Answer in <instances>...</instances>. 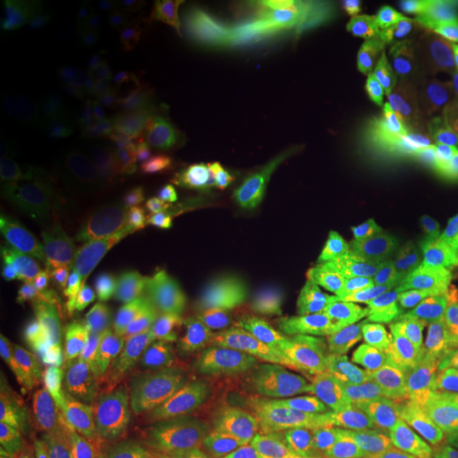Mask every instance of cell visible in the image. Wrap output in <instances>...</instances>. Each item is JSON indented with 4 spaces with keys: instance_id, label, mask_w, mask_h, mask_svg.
Instances as JSON below:
<instances>
[{
    "instance_id": "cell-1",
    "label": "cell",
    "mask_w": 458,
    "mask_h": 458,
    "mask_svg": "<svg viewBox=\"0 0 458 458\" xmlns=\"http://www.w3.org/2000/svg\"><path fill=\"white\" fill-rule=\"evenodd\" d=\"M9 365L4 389L68 440L90 442L98 433L109 403V380L90 352L68 360Z\"/></svg>"
},
{
    "instance_id": "cell-2",
    "label": "cell",
    "mask_w": 458,
    "mask_h": 458,
    "mask_svg": "<svg viewBox=\"0 0 458 458\" xmlns=\"http://www.w3.org/2000/svg\"><path fill=\"white\" fill-rule=\"evenodd\" d=\"M367 55L376 75L394 89L418 94L458 92V53L404 17L377 16L367 30Z\"/></svg>"
},
{
    "instance_id": "cell-3",
    "label": "cell",
    "mask_w": 458,
    "mask_h": 458,
    "mask_svg": "<svg viewBox=\"0 0 458 458\" xmlns=\"http://www.w3.org/2000/svg\"><path fill=\"white\" fill-rule=\"evenodd\" d=\"M126 338L132 363L165 382L200 380L216 370L183 319L157 301L134 306Z\"/></svg>"
},
{
    "instance_id": "cell-4",
    "label": "cell",
    "mask_w": 458,
    "mask_h": 458,
    "mask_svg": "<svg viewBox=\"0 0 458 458\" xmlns=\"http://www.w3.org/2000/svg\"><path fill=\"white\" fill-rule=\"evenodd\" d=\"M291 280L301 294L321 301L344 299L360 287L361 265L323 229L310 226L295 242Z\"/></svg>"
},
{
    "instance_id": "cell-5",
    "label": "cell",
    "mask_w": 458,
    "mask_h": 458,
    "mask_svg": "<svg viewBox=\"0 0 458 458\" xmlns=\"http://www.w3.org/2000/svg\"><path fill=\"white\" fill-rule=\"evenodd\" d=\"M82 2L11 0L9 34L2 43L5 62H28L56 48L68 30L85 19Z\"/></svg>"
},
{
    "instance_id": "cell-6",
    "label": "cell",
    "mask_w": 458,
    "mask_h": 458,
    "mask_svg": "<svg viewBox=\"0 0 458 458\" xmlns=\"http://www.w3.org/2000/svg\"><path fill=\"white\" fill-rule=\"evenodd\" d=\"M255 431L248 410L211 411L182 429L162 458H248L255 452Z\"/></svg>"
},
{
    "instance_id": "cell-7",
    "label": "cell",
    "mask_w": 458,
    "mask_h": 458,
    "mask_svg": "<svg viewBox=\"0 0 458 458\" xmlns=\"http://www.w3.org/2000/svg\"><path fill=\"white\" fill-rule=\"evenodd\" d=\"M344 365L363 376L389 380H416L431 374L423 340L411 327H387L352 346Z\"/></svg>"
},
{
    "instance_id": "cell-8",
    "label": "cell",
    "mask_w": 458,
    "mask_h": 458,
    "mask_svg": "<svg viewBox=\"0 0 458 458\" xmlns=\"http://www.w3.org/2000/svg\"><path fill=\"white\" fill-rule=\"evenodd\" d=\"M310 226L306 213L268 223H245L225 236L228 260L268 280L277 277L289 267L295 242Z\"/></svg>"
},
{
    "instance_id": "cell-9",
    "label": "cell",
    "mask_w": 458,
    "mask_h": 458,
    "mask_svg": "<svg viewBox=\"0 0 458 458\" xmlns=\"http://www.w3.org/2000/svg\"><path fill=\"white\" fill-rule=\"evenodd\" d=\"M5 219L28 240L66 248L81 236V221L60 197L45 189H22L7 199Z\"/></svg>"
},
{
    "instance_id": "cell-10",
    "label": "cell",
    "mask_w": 458,
    "mask_h": 458,
    "mask_svg": "<svg viewBox=\"0 0 458 458\" xmlns=\"http://www.w3.org/2000/svg\"><path fill=\"white\" fill-rule=\"evenodd\" d=\"M89 352V344L81 336L58 333L45 340L22 312H2L0 353L4 365L68 360Z\"/></svg>"
},
{
    "instance_id": "cell-11",
    "label": "cell",
    "mask_w": 458,
    "mask_h": 458,
    "mask_svg": "<svg viewBox=\"0 0 458 458\" xmlns=\"http://www.w3.org/2000/svg\"><path fill=\"white\" fill-rule=\"evenodd\" d=\"M177 306L202 353L216 369L225 367L236 352L231 340L228 297L204 291H187L179 295Z\"/></svg>"
},
{
    "instance_id": "cell-12",
    "label": "cell",
    "mask_w": 458,
    "mask_h": 458,
    "mask_svg": "<svg viewBox=\"0 0 458 458\" xmlns=\"http://www.w3.org/2000/svg\"><path fill=\"white\" fill-rule=\"evenodd\" d=\"M365 0H316L308 7L302 38L336 49L350 58L363 73L361 43L357 33V17L367 7Z\"/></svg>"
},
{
    "instance_id": "cell-13",
    "label": "cell",
    "mask_w": 458,
    "mask_h": 458,
    "mask_svg": "<svg viewBox=\"0 0 458 458\" xmlns=\"http://www.w3.org/2000/svg\"><path fill=\"white\" fill-rule=\"evenodd\" d=\"M302 183L277 168L272 175L257 182L250 192L238 199V213L246 223H268L297 214L306 213L302 209Z\"/></svg>"
},
{
    "instance_id": "cell-14",
    "label": "cell",
    "mask_w": 458,
    "mask_h": 458,
    "mask_svg": "<svg viewBox=\"0 0 458 458\" xmlns=\"http://www.w3.org/2000/svg\"><path fill=\"white\" fill-rule=\"evenodd\" d=\"M81 231L94 246L130 236L131 211L123 192L102 189L89 197L79 213Z\"/></svg>"
},
{
    "instance_id": "cell-15",
    "label": "cell",
    "mask_w": 458,
    "mask_h": 458,
    "mask_svg": "<svg viewBox=\"0 0 458 458\" xmlns=\"http://www.w3.org/2000/svg\"><path fill=\"white\" fill-rule=\"evenodd\" d=\"M229 325L234 350H263L274 344L270 301L229 299Z\"/></svg>"
},
{
    "instance_id": "cell-16",
    "label": "cell",
    "mask_w": 458,
    "mask_h": 458,
    "mask_svg": "<svg viewBox=\"0 0 458 458\" xmlns=\"http://www.w3.org/2000/svg\"><path fill=\"white\" fill-rule=\"evenodd\" d=\"M115 149L130 170H141L168 181L177 143H168L149 132L130 131L117 138Z\"/></svg>"
},
{
    "instance_id": "cell-17",
    "label": "cell",
    "mask_w": 458,
    "mask_h": 458,
    "mask_svg": "<svg viewBox=\"0 0 458 458\" xmlns=\"http://www.w3.org/2000/svg\"><path fill=\"white\" fill-rule=\"evenodd\" d=\"M344 333V318L333 310L302 312L294 323L282 327L280 342L285 348H312L340 340Z\"/></svg>"
},
{
    "instance_id": "cell-18",
    "label": "cell",
    "mask_w": 458,
    "mask_h": 458,
    "mask_svg": "<svg viewBox=\"0 0 458 458\" xmlns=\"http://www.w3.org/2000/svg\"><path fill=\"white\" fill-rule=\"evenodd\" d=\"M284 58L276 45L268 43L255 49L243 64H240V83L245 98L251 104H260L277 89Z\"/></svg>"
},
{
    "instance_id": "cell-19",
    "label": "cell",
    "mask_w": 458,
    "mask_h": 458,
    "mask_svg": "<svg viewBox=\"0 0 458 458\" xmlns=\"http://www.w3.org/2000/svg\"><path fill=\"white\" fill-rule=\"evenodd\" d=\"M228 246L225 236H213L200 243H191L165 260V270L174 276L196 277L217 274L228 263Z\"/></svg>"
},
{
    "instance_id": "cell-20",
    "label": "cell",
    "mask_w": 458,
    "mask_h": 458,
    "mask_svg": "<svg viewBox=\"0 0 458 458\" xmlns=\"http://www.w3.org/2000/svg\"><path fill=\"white\" fill-rule=\"evenodd\" d=\"M92 262L100 277H130L148 265L147 251L131 236L96 246Z\"/></svg>"
},
{
    "instance_id": "cell-21",
    "label": "cell",
    "mask_w": 458,
    "mask_h": 458,
    "mask_svg": "<svg viewBox=\"0 0 458 458\" xmlns=\"http://www.w3.org/2000/svg\"><path fill=\"white\" fill-rule=\"evenodd\" d=\"M294 448L289 420L282 414H265L257 421L255 454L259 458L287 457Z\"/></svg>"
},
{
    "instance_id": "cell-22",
    "label": "cell",
    "mask_w": 458,
    "mask_h": 458,
    "mask_svg": "<svg viewBox=\"0 0 458 458\" xmlns=\"http://www.w3.org/2000/svg\"><path fill=\"white\" fill-rule=\"evenodd\" d=\"M216 45L226 58L243 64L259 48V36L251 22L234 17L216 28Z\"/></svg>"
},
{
    "instance_id": "cell-23",
    "label": "cell",
    "mask_w": 458,
    "mask_h": 458,
    "mask_svg": "<svg viewBox=\"0 0 458 458\" xmlns=\"http://www.w3.org/2000/svg\"><path fill=\"white\" fill-rule=\"evenodd\" d=\"M416 333L423 340L429 360L431 374L438 378H450L458 372V344L450 340L438 325L416 327Z\"/></svg>"
},
{
    "instance_id": "cell-24",
    "label": "cell",
    "mask_w": 458,
    "mask_h": 458,
    "mask_svg": "<svg viewBox=\"0 0 458 458\" xmlns=\"http://www.w3.org/2000/svg\"><path fill=\"white\" fill-rule=\"evenodd\" d=\"M289 378L285 374L263 377L246 394V410L253 418L272 414L289 401Z\"/></svg>"
},
{
    "instance_id": "cell-25",
    "label": "cell",
    "mask_w": 458,
    "mask_h": 458,
    "mask_svg": "<svg viewBox=\"0 0 458 458\" xmlns=\"http://www.w3.org/2000/svg\"><path fill=\"white\" fill-rule=\"evenodd\" d=\"M216 277L228 287L229 299H272L270 280L248 270L242 265L228 262L216 274Z\"/></svg>"
},
{
    "instance_id": "cell-26",
    "label": "cell",
    "mask_w": 458,
    "mask_h": 458,
    "mask_svg": "<svg viewBox=\"0 0 458 458\" xmlns=\"http://www.w3.org/2000/svg\"><path fill=\"white\" fill-rule=\"evenodd\" d=\"M187 245H191L187 234V202L174 197L158 229L157 248L166 260Z\"/></svg>"
},
{
    "instance_id": "cell-27",
    "label": "cell",
    "mask_w": 458,
    "mask_h": 458,
    "mask_svg": "<svg viewBox=\"0 0 458 458\" xmlns=\"http://www.w3.org/2000/svg\"><path fill=\"white\" fill-rule=\"evenodd\" d=\"M294 448L319 457H340L344 450V431L338 426L333 425V421L312 428H302L294 435Z\"/></svg>"
},
{
    "instance_id": "cell-28",
    "label": "cell",
    "mask_w": 458,
    "mask_h": 458,
    "mask_svg": "<svg viewBox=\"0 0 458 458\" xmlns=\"http://www.w3.org/2000/svg\"><path fill=\"white\" fill-rule=\"evenodd\" d=\"M272 284V299H270V312L274 327H287L294 323L297 318L302 316V299L301 293L295 289L293 280L285 276V270L277 277L270 278Z\"/></svg>"
},
{
    "instance_id": "cell-29",
    "label": "cell",
    "mask_w": 458,
    "mask_h": 458,
    "mask_svg": "<svg viewBox=\"0 0 458 458\" xmlns=\"http://www.w3.org/2000/svg\"><path fill=\"white\" fill-rule=\"evenodd\" d=\"M102 30L83 19L82 22L75 24L72 30L66 31L65 36L60 39L56 53L62 60H79L83 55L98 47L102 41Z\"/></svg>"
},
{
    "instance_id": "cell-30",
    "label": "cell",
    "mask_w": 458,
    "mask_h": 458,
    "mask_svg": "<svg viewBox=\"0 0 458 458\" xmlns=\"http://www.w3.org/2000/svg\"><path fill=\"white\" fill-rule=\"evenodd\" d=\"M200 204V208L208 214L214 216H229L238 213V192L234 179L229 175L221 177L219 181L214 182L211 187L202 191L199 196L192 197Z\"/></svg>"
},
{
    "instance_id": "cell-31",
    "label": "cell",
    "mask_w": 458,
    "mask_h": 458,
    "mask_svg": "<svg viewBox=\"0 0 458 458\" xmlns=\"http://www.w3.org/2000/svg\"><path fill=\"white\" fill-rule=\"evenodd\" d=\"M158 66L160 72V89L172 94L182 96L187 94L199 77V64L196 62H182V60H166Z\"/></svg>"
},
{
    "instance_id": "cell-32",
    "label": "cell",
    "mask_w": 458,
    "mask_h": 458,
    "mask_svg": "<svg viewBox=\"0 0 458 458\" xmlns=\"http://www.w3.org/2000/svg\"><path fill=\"white\" fill-rule=\"evenodd\" d=\"M291 412L295 421L302 428H312V426L331 423L340 414V408L329 404L318 395L306 394L295 399Z\"/></svg>"
},
{
    "instance_id": "cell-33",
    "label": "cell",
    "mask_w": 458,
    "mask_h": 458,
    "mask_svg": "<svg viewBox=\"0 0 458 458\" xmlns=\"http://www.w3.org/2000/svg\"><path fill=\"white\" fill-rule=\"evenodd\" d=\"M316 395L333 406H348L355 401V387L350 376L342 370H329L316 384Z\"/></svg>"
},
{
    "instance_id": "cell-34",
    "label": "cell",
    "mask_w": 458,
    "mask_h": 458,
    "mask_svg": "<svg viewBox=\"0 0 458 458\" xmlns=\"http://www.w3.org/2000/svg\"><path fill=\"white\" fill-rule=\"evenodd\" d=\"M182 9L177 4H168L157 19L153 36H155V62L164 55L168 47L177 39L182 30L187 26Z\"/></svg>"
},
{
    "instance_id": "cell-35",
    "label": "cell",
    "mask_w": 458,
    "mask_h": 458,
    "mask_svg": "<svg viewBox=\"0 0 458 458\" xmlns=\"http://www.w3.org/2000/svg\"><path fill=\"white\" fill-rule=\"evenodd\" d=\"M226 164L233 172H242L250 165H267L272 170L280 168L277 157L270 148L259 143H250V141L240 143L233 148L226 157Z\"/></svg>"
},
{
    "instance_id": "cell-36",
    "label": "cell",
    "mask_w": 458,
    "mask_h": 458,
    "mask_svg": "<svg viewBox=\"0 0 458 458\" xmlns=\"http://www.w3.org/2000/svg\"><path fill=\"white\" fill-rule=\"evenodd\" d=\"M291 9L289 2L277 0H243L238 2V14H243L253 26H270L285 16Z\"/></svg>"
},
{
    "instance_id": "cell-37",
    "label": "cell",
    "mask_w": 458,
    "mask_h": 458,
    "mask_svg": "<svg viewBox=\"0 0 458 458\" xmlns=\"http://www.w3.org/2000/svg\"><path fill=\"white\" fill-rule=\"evenodd\" d=\"M191 157L204 158L209 162L221 164L226 155V145L217 131V128L209 121L204 130L197 134L196 138L185 147Z\"/></svg>"
},
{
    "instance_id": "cell-38",
    "label": "cell",
    "mask_w": 458,
    "mask_h": 458,
    "mask_svg": "<svg viewBox=\"0 0 458 458\" xmlns=\"http://www.w3.org/2000/svg\"><path fill=\"white\" fill-rule=\"evenodd\" d=\"M204 41H202V34L197 31L194 26L187 24L182 33L177 36V39L168 47L164 55L155 62L157 65H160L162 62L166 60H182V62H196L197 55L202 51Z\"/></svg>"
},
{
    "instance_id": "cell-39",
    "label": "cell",
    "mask_w": 458,
    "mask_h": 458,
    "mask_svg": "<svg viewBox=\"0 0 458 458\" xmlns=\"http://www.w3.org/2000/svg\"><path fill=\"white\" fill-rule=\"evenodd\" d=\"M208 102H200L187 111L182 113L181 117L175 123V143L181 147H187L199 132L204 130V126L209 123L208 115Z\"/></svg>"
},
{
    "instance_id": "cell-40",
    "label": "cell",
    "mask_w": 458,
    "mask_h": 458,
    "mask_svg": "<svg viewBox=\"0 0 458 458\" xmlns=\"http://www.w3.org/2000/svg\"><path fill=\"white\" fill-rule=\"evenodd\" d=\"M0 458H53L38 443L14 433L2 429L0 433Z\"/></svg>"
},
{
    "instance_id": "cell-41",
    "label": "cell",
    "mask_w": 458,
    "mask_h": 458,
    "mask_svg": "<svg viewBox=\"0 0 458 458\" xmlns=\"http://www.w3.org/2000/svg\"><path fill=\"white\" fill-rule=\"evenodd\" d=\"M226 174L221 170V165L209 162L204 158L191 157V170H189V182L187 191L191 196H199L202 191L211 187L214 182L219 181Z\"/></svg>"
},
{
    "instance_id": "cell-42",
    "label": "cell",
    "mask_w": 458,
    "mask_h": 458,
    "mask_svg": "<svg viewBox=\"0 0 458 458\" xmlns=\"http://www.w3.org/2000/svg\"><path fill=\"white\" fill-rule=\"evenodd\" d=\"M238 14V2L229 0H200L196 5V16L202 22L225 24L229 19Z\"/></svg>"
},
{
    "instance_id": "cell-43",
    "label": "cell",
    "mask_w": 458,
    "mask_h": 458,
    "mask_svg": "<svg viewBox=\"0 0 458 458\" xmlns=\"http://www.w3.org/2000/svg\"><path fill=\"white\" fill-rule=\"evenodd\" d=\"M187 234L189 243H200L213 238V228L209 225L208 213L200 208L196 199L187 200Z\"/></svg>"
},
{
    "instance_id": "cell-44",
    "label": "cell",
    "mask_w": 458,
    "mask_h": 458,
    "mask_svg": "<svg viewBox=\"0 0 458 458\" xmlns=\"http://www.w3.org/2000/svg\"><path fill=\"white\" fill-rule=\"evenodd\" d=\"M189 170H191V155L185 148L177 145V151L174 155L170 172H168V181L172 185V191H187Z\"/></svg>"
},
{
    "instance_id": "cell-45",
    "label": "cell",
    "mask_w": 458,
    "mask_h": 458,
    "mask_svg": "<svg viewBox=\"0 0 458 458\" xmlns=\"http://www.w3.org/2000/svg\"><path fill=\"white\" fill-rule=\"evenodd\" d=\"M96 458H126L124 457V454L117 448V446H113V448H109L106 454H102V455H98Z\"/></svg>"
},
{
    "instance_id": "cell-46",
    "label": "cell",
    "mask_w": 458,
    "mask_h": 458,
    "mask_svg": "<svg viewBox=\"0 0 458 458\" xmlns=\"http://www.w3.org/2000/svg\"><path fill=\"white\" fill-rule=\"evenodd\" d=\"M248 458H259L257 457V454H255V452H253V454H251V455H250V457Z\"/></svg>"
}]
</instances>
